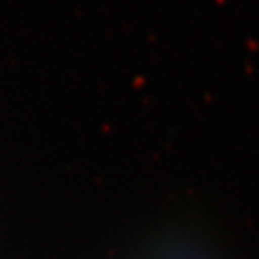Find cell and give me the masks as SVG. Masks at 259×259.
Segmentation results:
<instances>
[{
	"mask_svg": "<svg viewBox=\"0 0 259 259\" xmlns=\"http://www.w3.org/2000/svg\"><path fill=\"white\" fill-rule=\"evenodd\" d=\"M135 259H229L215 242L190 229H171L152 236Z\"/></svg>",
	"mask_w": 259,
	"mask_h": 259,
	"instance_id": "6da1fadb",
	"label": "cell"
}]
</instances>
